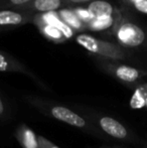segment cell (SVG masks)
<instances>
[{
	"label": "cell",
	"mask_w": 147,
	"mask_h": 148,
	"mask_svg": "<svg viewBox=\"0 0 147 148\" xmlns=\"http://www.w3.org/2000/svg\"><path fill=\"white\" fill-rule=\"evenodd\" d=\"M34 14L16 9H0V30L13 29L34 21Z\"/></svg>",
	"instance_id": "277c9868"
},
{
	"label": "cell",
	"mask_w": 147,
	"mask_h": 148,
	"mask_svg": "<svg viewBox=\"0 0 147 148\" xmlns=\"http://www.w3.org/2000/svg\"><path fill=\"white\" fill-rule=\"evenodd\" d=\"M34 0H0V9H19Z\"/></svg>",
	"instance_id": "8fae6325"
},
{
	"label": "cell",
	"mask_w": 147,
	"mask_h": 148,
	"mask_svg": "<svg viewBox=\"0 0 147 148\" xmlns=\"http://www.w3.org/2000/svg\"><path fill=\"white\" fill-rule=\"evenodd\" d=\"M102 64L106 69L107 72L112 74L121 82L128 83V84L136 83L141 80L143 77L147 76V73L144 71L130 66H126V64H116L113 60L102 59Z\"/></svg>",
	"instance_id": "3957f363"
},
{
	"label": "cell",
	"mask_w": 147,
	"mask_h": 148,
	"mask_svg": "<svg viewBox=\"0 0 147 148\" xmlns=\"http://www.w3.org/2000/svg\"><path fill=\"white\" fill-rule=\"evenodd\" d=\"M76 41L79 45L87 49L89 53L98 56L104 60H121L127 58L125 49L120 45L100 39L93 35L82 33L77 35Z\"/></svg>",
	"instance_id": "6da1fadb"
},
{
	"label": "cell",
	"mask_w": 147,
	"mask_h": 148,
	"mask_svg": "<svg viewBox=\"0 0 147 148\" xmlns=\"http://www.w3.org/2000/svg\"><path fill=\"white\" fill-rule=\"evenodd\" d=\"M100 126L102 130L111 137L120 140L134 141L133 134L122 123L111 117H103L100 120Z\"/></svg>",
	"instance_id": "5b68a950"
},
{
	"label": "cell",
	"mask_w": 147,
	"mask_h": 148,
	"mask_svg": "<svg viewBox=\"0 0 147 148\" xmlns=\"http://www.w3.org/2000/svg\"><path fill=\"white\" fill-rule=\"evenodd\" d=\"M145 108H147V100L145 101Z\"/></svg>",
	"instance_id": "e0dca14e"
},
{
	"label": "cell",
	"mask_w": 147,
	"mask_h": 148,
	"mask_svg": "<svg viewBox=\"0 0 147 148\" xmlns=\"http://www.w3.org/2000/svg\"><path fill=\"white\" fill-rule=\"evenodd\" d=\"M147 100V83L140 84L135 90L130 99V107L132 109L145 108V101Z\"/></svg>",
	"instance_id": "30bf717a"
},
{
	"label": "cell",
	"mask_w": 147,
	"mask_h": 148,
	"mask_svg": "<svg viewBox=\"0 0 147 148\" xmlns=\"http://www.w3.org/2000/svg\"><path fill=\"white\" fill-rule=\"evenodd\" d=\"M113 33L116 36L118 45L122 47H138L145 40V32L133 21L123 17L114 27Z\"/></svg>",
	"instance_id": "7a4b0ae2"
},
{
	"label": "cell",
	"mask_w": 147,
	"mask_h": 148,
	"mask_svg": "<svg viewBox=\"0 0 147 148\" xmlns=\"http://www.w3.org/2000/svg\"><path fill=\"white\" fill-rule=\"evenodd\" d=\"M64 7H66L64 0H34L25 6L16 10L26 11L36 15V14H44L57 11Z\"/></svg>",
	"instance_id": "52a82bcc"
},
{
	"label": "cell",
	"mask_w": 147,
	"mask_h": 148,
	"mask_svg": "<svg viewBox=\"0 0 147 148\" xmlns=\"http://www.w3.org/2000/svg\"><path fill=\"white\" fill-rule=\"evenodd\" d=\"M3 110H4L3 104H2V101H1V99H0V115L3 113Z\"/></svg>",
	"instance_id": "9a60e30c"
},
{
	"label": "cell",
	"mask_w": 147,
	"mask_h": 148,
	"mask_svg": "<svg viewBox=\"0 0 147 148\" xmlns=\"http://www.w3.org/2000/svg\"><path fill=\"white\" fill-rule=\"evenodd\" d=\"M143 145H144V148H147V139H146V140H145V141H144Z\"/></svg>",
	"instance_id": "2e32d148"
},
{
	"label": "cell",
	"mask_w": 147,
	"mask_h": 148,
	"mask_svg": "<svg viewBox=\"0 0 147 148\" xmlns=\"http://www.w3.org/2000/svg\"><path fill=\"white\" fill-rule=\"evenodd\" d=\"M51 114L55 118L66 122L70 125H73L76 127H84L86 122L83 118H81L76 113L72 112L71 110L67 109L65 107H55L51 110Z\"/></svg>",
	"instance_id": "ba28073f"
},
{
	"label": "cell",
	"mask_w": 147,
	"mask_h": 148,
	"mask_svg": "<svg viewBox=\"0 0 147 148\" xmlns=\"http://www.w3.org/2000/svg\"><path fill=\"white\" fill-rule=\"evenodd\" d=\"M87 13L90 19L122 15L120 10L107 0H94L89 3L87 5Z\"/></svg>",
	"instance_id": "8992f818"
},
{
	"label": "cell",
	"mask_w": 147,
	"mask_h": 148,
	"mask_svg": "<svg viewBox=\"0 0 147 148\" xmlns=\"http://www.w3.org/2000/svg\"><path fill=\"white\" fill-rule=\"evenodd\" d=\"M120 1L134 8L136 11L147 15V0H120Z\"/></svg>",
	"instance_id": "7c38bea8"
},
{
	"label": "cell",
	"mask_w": 147,
	"mask_h": 148,
	"mask_svg": "<svg viewBox=\"0 0 147 148\" xmlns=\"http://www.w3.org/2000/svg\"><path fill=\"white\" fill-rule=\"evenodd\" d=\"M24 144H25L26 148H36L37 143L36 139L34 137V133L30 131H26L25 136H24Z\"/></svg>",
	"instance_id": "4fadbf2b"
},
{
	"label": "cell",
	"mask_w": 147,
	"mask_h": 148,
	"mask_svg": "<svg viewBox=\"0 0 147 148\" xmlns=\"http://www.w3.org/2000/svg\"><path fill=\"white\" fill-rule=\"evenodd\" d=\"M66 7H76L81 5H88L89 3L93 2L94 0H64Z\"/></svg>",
	"instance_id": "5bb4252c"
},
{
	"label": "cell",
	"mask_w": 147,
	"mask_h": 148,
	"mask_svg": "<svg viewBox=\"0 0 147 148\" xmlns=\"http://www.w3.org/2000/svg\"><path fill=\"white\" fill-rule=\"evenodd\" d=\"M0 72L26 73V70L18 60L12 58L9 53L0 49Z\"/></svg>",
	"instance_id": "9c48e42d"
}]
</instances>
